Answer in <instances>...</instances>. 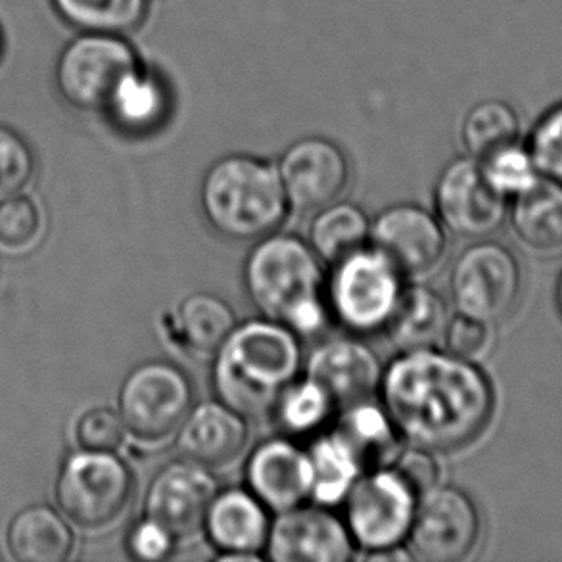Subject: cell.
Returning <instances> with one entry per match:
<instances>
[{"label": "cell", "mask_w": 562, "mask_h": 562, "mask_svg": "<svg viewBox=\"0 0 562 562\" xmlns=\"http://www.w3.org/2000/svg\"><path fill=\"white\" fill-rule=\"evenodd\" d=\"M379 394L402 440L432 453L471 446L494 417L487 374L472 359L436 348L402 351L392 359Z\"/></svg>", "instance_id": "6da1fadb"}, {"label": "cell", "mask_w": 562, "mask_h": 562, "mask_svg": "<svg viewBox=\"0 0 562 562\" xmlns=\"http://www.w3.org/2000/svg\"><path fill=\"white\" fill-rule=\"evenodd\" d=\"M213 356V392L246 418L273 413L302 369L300 336L267 317L236 323Z\"/></svg>", "instance_id": "7a4b0ae2"}, {"label": "cell", "mask_w": 562, "mask_h": 562, "mask_svg": "<svg viewBox=\"0 0 562 562\" xmlns=\"http://www.w3.org/2000/svg\"><path fill=\"white\" fill-rule=\"evenodd\" d=\"M243 281L251 305L297 336L315 335L327 325L323 261L304 238L274 231L256 240L244 261Z\"/></svg>", "instance_id": "3957f363"}, {"label": "cell", "mask_w": 562, "mask_h": 562, "mask_svg": "<svg viewBox=\"0 0 562 562\" xmlns=\"http://www.w3.org/2000/svg\"><path fill=\"white\" fill-rule=\"evenodd\" d=\"M200 207L217 235L233 243H256L279 231L290 204L273 164L250 154H231L205 171Z\"/></svg>", "instance_id": "277c9868"}, {"label": "cell", "mask_w": 562, "mask_h": 562, "mask_svg": "<svg viewBox=\"0 0 562 562\" xmlns=\"http://www.w3.org/2000/svg\"><path fill=\"white\" fill-rule=\"evenodd\" d=\"M135 479L115 451L69 456L56 476L54 499L69 522L85 532H102L130 509Z\"/></svg>", "instance_id": "5b68a950"}, {"label": "cell", "mask_w": 562, "mask_h": 562, "mask_svg": "<svg viewBox=\"0 0 562 562\" xmlns=\"http://www.w3.org/2000/svg\"><path fill=\"white\" fill-rule=\"evenodd\" d=\"M403 274L371 244L336 261L327 279L328 312L359 335L384 330L403 294Z\"/></svg>", "instance_id": "8992f818"}, {"label": "cell", "mask_w": 562, "mask_h": 562, "mask_svg": "<svg viewBox=\"0 0 562 562\" xmlns=\"http://www.w3.org/2000/svg\"><path fill=\"white\" fill-rule=\"evenodd\" d=\"M192 407L194 387L189 374L161 359L131 369L117 394L125 432L145 446H160L176 438Z\"/></svg>", "instance_id": "52a82bcc"}, {"label": "cell", "mask_w": 562, "mask_h": 562, "mask_svg": "<svg viewBox=\"0 0 562 562\" xmlns=\"http://www.w3.org/2000/svg\"><path fill=\"white\" fill-rule=\"evenodd\" d=\"M418 499L390 464L363 472L344 499V522L356 548L380 555L403 546Z\"/></svg>", "instance_id": "ba28073f"}, {"label": "cell", "mask_w": 562, "mask_h": 562, "mask_svg": "<svg viewBox=\"0 0 562 562\" xmlns=\"http://www.w3.org/2000/svg\"><path fill=\"white\" fill-rule=\"evenodd\" d=\"M137 66V53L123 35L81 33L61 48L54 81L69 106L102 114L117 83Z\"/></svg>", "instance_id": "9c48e42d"}, {"label": "cell", "mask_w": 562, "mask_h": 562, "mask_svg": "<svg viewBox=\"0 0 562 562\" xmlns=\"http://www.w3.org/2000/svg\"><path fill=\"white\" fill-rule=\"evenodd\" d=\"M449 284L459 313L494 325L509 317L518 305L522 267L507 246L482 238L461 251Z\"/></svg>", "instance_id": "30bf717a"}, {"label": "cell", "mask_w": 562, "mask_h": 562, "mask_svg": "<svg viewBox=\"0 0 562 562\" xmlns=\"http://www.w3.org/2000/svg\"><path fill=\"white\" fill-rule=\"evenodd\" d=\"M482 536V517L471 495L457 486H436L418 499L405 548L423 562H459Z\"/></svg>", "instance_id": "8fae6325"}, {"label": "cell", "mask_w": 562, "mask_h": 562, "mask_svg": "<svg viewBox=\"0 0 562 562\" xmlns=\"http://www.w3.org/2000/svg\"><path fill=\"white\" fill-rule=\"evenodd\" d=\"M434 202L441 225L467 240L494 236L509 215V200L490 184L472 156L456 158L441 169Z\"/></svg>", "instance_id": "7c38bea8"}, {"label": "cell", "mask_w": 562, "mask_h": 562, "mask_svg": "<svg viewBox=\"0 0 562 562\" xmlns=\"http://www.w3.org/2000/svg\"><path fill=\"white\" fill-rule=\"evenodd\" d=\"M279 176L290 207L315 213L342 200L350 184V161L340 146L325 137H305L286 148Z\"/></svg>", "instance_id": "4fadbf2b"}, {"label": "cell", "mask_w": 562, "mask_h": 562, "mask_svg": "<svg viewBox=\"0 0 562 562\" xmlns=\"http://www.w3.org/2000/svg\"><path fill=\"white\" fill-rule=\"evenodd\" d=\"M356 549L344 518L317 503H304L277 513L266 557L273 562H348L356 557Z\"/></svg>", "instance_id": "5bb4252c"}, {"label": "cell", "mask_w": 562, "mask_h": 562, "mask_svg": "<svg viewBox=\"0 0 562 562\" xmlns=\"http://www.w3.org/2000/svg\"><path fill=\"white\" fill-rule=\"evenodd\" d=\"M371 246L384 254L403 277L430 273L448 250L438 215L417 204H395L371 223Z\"/></svg>", "instance_id": "9a60e30c"}, {"label": "cell", "mask_w": 562, "mask_h": 562, "mask_svg": "<svg viewBox=\"0 0 562 562\" xmlns=\"http://www.w3.org/2000/svg\"><path fill=\"white\" fill-rule=\"evenodd\" d=\"M210 469L181 459L161 467L146 490L145 515L179 538H189L204 525L205 513L217 494Z\"/></svg>", "instance_id": "2e32d148"}, {"label": "cell", "mask_w": 562, "mask_h": 562, "mask_svg": "<svg viewBox=\"0 0 562 562\" xmlns=\"http://www.w3.org/2000/svg\"><path fill=\"white\" fill-rule=\"evenodd\" d=\"M244 474L251 494L273 513L294 509L312 499V459L289 438H271L256 446Z\"/></svg>", "instance_id": "e0dca14e"}, {"label": "cell", "mask_w": 562, "mask_h": 562, "mask_svg": "<svg viewBox=\"0 0 562 562\" xmlns=\"http://www.w3.org/2000/svg\"><path fill=\"white\" fill-rule=\"evenodd\" d=\"M271 520L269 509L248 487H225L210 503L202 528L220 551V561L256 562L266 551Z\"/></svg>", "instance_id": "ac0fdd59"}, {"label": "cell", "mask_w": 562, "mask_h": 562, "mask_svg": "<svg viewBox=\"0 0 562 562\" xmlns=\"http://www.w3.org/2000/svg\"><path fill=\"white\" fill-rule=\"evenodd\" d=\"M382 373L379 356L351 336L321 344L307 361V376L327 390L336 409L373 400L379 394Z\"/></svg>", "instance_id": "d6986e66"}, {"label": "cell", "mask_w": 562, "mask_h": 562, "mask_svg": "<svg viewBox=\"0 0 562 562\" xmlns=\"http://www.w3.org/2000/svg\"><path fill=\"white\" fill-rule=\"evenodd\" d=\"M248 438L246 417L217 400L198 403L190 409L177 430L176 443L183 459L213 471L233 463L243 453Z\"/></svg>", "instance_id": "ffe728a7"}, {"label": "cell", "mask_w": 562, "mask_h": 562, "mask_svg": "<svg viewBox=\"0 0 562 562\" xmlns=\"http://www.w3.org/2000/svg\"><path fill=\"white\" fill-rule=\"evenodd\" d=\"M169 106L168 87L153 69L140 68L138 64L117 83L102 114L115 130L143 137L160 130L168 120Z\"/></svg>", "instance_id": "44dd1931"}, {"label": "cell", "mask_w": 562, "mask_h": 562, "mask_svg": "<svg viewBox=\"0 0 562 562\" xmlns=\"http://www.w3.org/2000/svg\"><path fill=\"white\" fill-rule=\"evenodd\" d=\"M10 557L18 562H64L74 551V532L48 505H30L15 513L4 533Z\"/></svg>", "instance_id": "7402d4cb"}, {"label": "cell", "mask_w": 562, "mask_h": 562, "mask_svg": "<svg viewBox=\"0 0 562 562\" xmlns=\"http://www.w3.org/2000/svg\"><path fill=\"white\" fill-rule=\"evenodd\" d=\"M333 430L353 451L366 471L387 467L402 449V436L395 430L387 411L373 400L342 407Z\"/></svg>", "instance_id": "603a6c76"}, {"label": "cell", "mask_w": 562, "mask_h": 562, "mask_svg": "<svg viewBox=\"0 0 562 562\" xmlns=\"http://www.w3.org/2000/svg\"><path fill=\"white\" fill-rule=\"evenodd\" d=\"M449 317L446 300L428 286H405L384 333L397 350L436 348L443 340Z\"/></svg>", "instance_id": "cb8c5ba5"}, {"label": "cell", "mask_w": 562, "mask_h": 562, "mask_svg": "<svg viewBox=\"0 0 562 562\" xmlns=\"http://www.w3.org/2000/svg\"><path fill=\"white\" fill-rule=\"evenodd\" d=\"M510 225L518 240L530 250L555 254L562 250V187L541 179L510 204Z\"/></svg>", "instance_id": "d4e9b609"}, {"label": "cell", "mask_w": 562, "mask_h": 562, "mask_svg": "<svg viewBox=\"0 0 562 562\" xmlns=\"http://www.w3.org/2000/svg\"><path fill=\"white\" fill-rule=\"evenodd\" d=\"M176 336L187 350L212 356L236 327L233 307L212 292H194L177 305Z\"/></svg>", "instance_id": "484cf974"}, {"label": "cell", "mask_w": 562, "mask_h": 562, "mask_svg": "<svg viewBox=\"0 0 562 562\" xmlns=\"http://www.w3.org/2000/svg\"><path fill=\"white\" fill-rule=\"evenodd\" d=\"M310 244L321 261L335 266L371 244V221L359 205L338 200L315 212Z\"/></svg>", "instance_id": "4316f807"}, {"label": "cell", "mask_w": 562, "mask_h": 562, "mask_svg": "<svg viewBox=\"0 0 562 562\" xmlns=\"http://www.w3.org/2000/svg\"><path fill=\"white\" fill-rule=\"evenodd\" d=\"M307 453L313 467V503L323 507H335L344 503L351 486L366 472L358 457L353 456V451L335 430L313 441Z\"/></svg>", "instance_id": "83f0119b"}, {"label": "cell", "mask_w": 562, "mask_h": 562, "mask_svg": "<svg viewBox=\"0 0 562 562\" xmlns=\"http://www.w3.org/2000/svg\"><path fill=\"white\" fill-rule=\"evenodd\" d=\"M69 27L81 33L127 35L146 18L148 0H50Z\"/></svg>", "instance_id": "f1b7e54d"}, {"label": "cell", "mask_w": 562, "mask_h": 562, "mask_svg": "<svg viewBox=\"0 0 562 562\" xmlns=\"http://www.w3.org/2000/svg\"><path fill=\"white\" fill-rule=\"evenodd\" d=\"M520 117L509 102L499 99L482 100L467 112L463 120V145L476 160H484L503 146L517 143Z\"/></svg>", "instance_id": "f546056e"}, {"label": "cell", "mask_w": 562, "mask_h": 562, "mask_svg": "<svg viewBox=\"0 0 562 562\" xmlns=\"http://www.w3.org/2000/svg\"><path fill=\"white\" fill-rule=\"evenodd\" d=\"M335 411V402L327 390L319 382L305 376L294 380L282 392L273 413L284 432L305 436L327 425Z\"/></svg>", "instance_id": "4dcf8cb0"}, {"label": "cell", "mask_w": 562, "mask_h": 562, "mask_svg": "<svg viewBox=\"0 0 562 562\" xmlns=\"http://www.w3.org/2000/svg\"><path fill=\"white\" fill-rule=\"evenodd\" d=\"M479 161L490 184L507 200L532 189L543 179L528 146L518 140Z\"/></svg>", "instance_id": "1f68e13d"}, {"label": "cell", "mask_w": 562, "mask_h": 562, "mask_svg": "<svg viewBox=\"0 0 562 562\" xmlns=\"http://www.w3.org/2000/svg\"><path fill=\"white\" fill-rule=\"evenodd\" d=\"M43 215L37 202L25 194L0 198V246L10 251L27 250L37 243Z\"/></svg>", "instance_id": "d6a6232c"}, {"label": "cell", "mask_w": 562, "mask_h": 562, "mask_svg": "<svg viewBox=\"0 0 562 562\" xmlns=\"http://www.w3.org/2000/svg\"><path fill=\"white\" fill-rule=\"evenodd\" d=\"M541 177L562 187V100L533 123L526 140Z\"/></svg>", "instance_id": "836d02e7"}, {"label": "cell", "mask_w": 562, "mask_h": 562, "mask_svg": "<svg viewBox=\"0 0 562 562\" xmlns=\"http://www.w3.org/2000/svg\"><path fill=\"white\" fill-rule=\"evenodd\" d=\"M35 154L10 127L0 125V198L20 194L35 176Z\"/></svg>", "instance_id": "e575fe53"}, {"label": "cell", "mask_w": 562, "mask_h": 562, "mask_svg": "<svg viewBox=\"0 0 562 562\" xmlns=\"http://www.w3.org/2000/svg\"><path fill=\"white\" fill-rule=\"evenodd\" d=\"M125 434L120 413L110 407H92L77 420V441L87 451H115Z\"/></svg>", "instance_id": "d590c367"}, {"label": "cell", "mask_w": 562, "mask_h": 562, "mask_svg": "<svg viewBox=\"0 0 562 562\" xmlns=\"http://www.w3.org/2000/svg\"><path fill=\"white\" fill-rule=\"evenodd\" d=\"M441 342L446 346V351L453 353L457 358H480L492 342V325L471 315L459 313L449 319Z\"/></svg>", "instance_id": "8d00e7d4"}, {"label": "cell", "mask_w": 562, "mask_h": 562, "mask_svg": "<svg viewBox=\"0 0 562 562\" xmlns=\"http://www.w3.org/2000/svg\"><path fill=\"white\" fill-rule=\"evenodd\" d=\"M176 543V533L169 532L166 526L145 515L130 532L127 551L137 561L160 562L173 555Z\"/></svg>", "instance_id": "74e56055"}, {"label": "cell", "mask_w": 562, "mask_h": 562, "mask_svg": "<svg viewBox=\"0 0 562 562\" xmlns=\"http://www.w3.org/2000/svg\"><path fill=\"white\" fill-rule=\"evenodd\" d=\"M390 467L417 492L418 497H423L426 492L438 486L440 467L432 451L428 449L417 448V446L400 449V453L395 456Z\"/></svg>", "instance_id": "f35d334b"}, {"label": "cell", "mask_w": 562, "mask_h": 562, "mask_svg": "<svg viewBox=\"0 0 562 562\" xmlns=\"http://www.w3.org/2000/svg\"><path fill=\"white\" fill-rule=\"evenodd\" d=\"M555 302L557 310H559V315H561L562 319V271L561 274H559V281H557Z\"/></svg>", "instance_id": "ab89813d"}, {"label": "cell", "mask_w": 562, "mask_h": 562, "mask_svg": "<svg viewBox=\"0 0 562 562\" xmlns=\"http://www.w3.org/2000/svg\"><path fill=\"white\" fill-rule=\"evenodd\" d=\"M0 50H2V41H0Z\"/></svg>", "instance_id": "60d3db41"}]
</instances>
